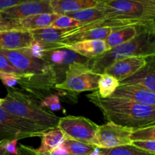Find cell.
<instances>
[{"instance_id": "19", "label": "cell", "mask_w": 155, "mask_h": 155, "mask_svg": "<svg viewBox=\"0 0 155 155\" xmlns=\"http://www.w3.org/2000/svg\"><path fill=\"white\" fill-rule=\"evenodd\" d=\"M145 31H150L155 33V30L136 27V26H129V27H123V28L115 30L104 40L107 51L117 46V45L132 40L136 36H137L139 33Z\"/></svg>"}, {"instance_id": "37", "label": "cell", "mask_w": 155, "mask_h": 155, "mask_svg": "<svg viewBox=\"0 0 155 155\" xmlns=\"http://www.w3.org/2000/svg\"><path fill=\"white\" fill-rule=\"evenodd\" d=\"M18 155H26V154H24V153H22L21 151H19V150H18Z\"/></svg>"}, {"instance_id": "28", "label": "cell", "mask_w": 155, "mask_h": 155, "mask_svg": "<svg viewBox=\"0 0 155 155\" xmlns=\"http://www.w3.org/2000/svg\"><path fill=\"white\" fill-rule=\"evenodd\" d=\"M18 150L26 155H73L70 154L69 152H68L62 147H60V148H57V149L54 150V151H51V152L44 153V154H40V153L36 152L34 148H32V147L26 146V145H20Z\"/></svg>"}, {"instance_id": "27", "label": "cell", "mask_w": 155, "mask_h": 155, "mask_svg": "<svg viewBox=\"0 0 155 155\" xmlns=\"http://www.w3.org/2000/svg\"><path fill=\"white\" fill-rule=\"evenodd\" d=\"M80 26H83V24L80 21L67 15H60L50 27L54 29H70Z\"/></svg>"}, {"instance_id": "11", "label": "cell", "mask_w": 155, "mask_h": 155, "mask_svg": "<svg viewBox=\"0 0 155 155\" xmlns=\"http://www.w3.org/2000/svg\"><path fill=\"white\" fill-rule=\"evenodd\" d=\"M44 13H53L50 0H30L2 11L0 12V15L5 19L18 21Z\"/></svg>"}, {"instance_id": "7", "label": "cell", "mask_w": 155, "mask_h": 155, "mask_svg": "<svg viewBox=\"0 0 155 155\" xmlns=\"http://www.w3.org/2000/svg\"><path fill=\"white\" fill-rule=\"evenodd\" d=\"M98 127V124L85 117L67 116L60 117L57 127L62 132L65 139L99 148L96 136Z\"/></svg>"}, {"instance_id": "39", "label": "cell", "mask_w": 155, "mask_h": 155, "mask_svg": "<svg viewBox=\"0 0 155 155\" xmlns=\"http://www.w3.org/2000/svg\"><path fill=\"white\" fill-rule=\"evenodd\" d=\"M97 1H98V2H103V1H105V0H97Z\"/></svg>"}, {"instance_id": "32", "label": "cell", "mask_w": 155, "mask_h": 155, "mask_svg": "<svg viewBox=\"0 0 155 155\" xmlns=\"http://www.w3.org/2000/svg\"><path fill=\"white\" fill-rule=\"evenodd\" d=\"M0 71L2 72L9 73V74L18 75L19 77H22V74L19 72L17 69H15L10 63L6 59L5 56L0 54Z\"/></svg>"}, {"instance_id": "26", "label": "cell", "mask_w": 155, "mask_h": 155, "mask_svg": "<svg viewBox=\"0 0 155 155\" xmlns=\"http://www.w3.org/2000/svg\"><path fill=\"white\" fill-rule=\"evenodd\" d=\"M133 141H155V126L141 127V128L133 129V132L130 136Z\"/></svg>"}, {"instance_id": "10", "label": "cell", "mask_w": 155, "mask_h": 155, "mask_svg": "<svg viewBox=\"0 0 155 155\" xmlns=\"http://www.w3.org/2000/svg\"><path fill=\"white\" fill-rule=\"evenodd\" d=\"M42 59L52 66L57 77V84L64 80L65 74L71 65L86 63L90 60L67 48H58L48 51Z\"/></svg>"}, {"instance_id": "17", "label": "cell", "mask_w": 155, "mask_h": 155, "mask_svg": "<svg viewBox=\"0 0 155 155\" xmlns=\"http://www.w3.org/2000/svg\"><path fill=\"white\" fill-rule=\"evenodd\" d=\"M62 48H67L75 51L77 54L89 59L96 58L107 51L104 40L81 41L64 45Z\"/></svg>"}, {"instance_id": "8", "label": "cell", "mask_w": 155, "mask_h": 155, "mask_svg": "<svg viewBox=\"0 0 155 155\" xmlns=\"http://www.w3.org/2000/svg\"><path fill=\"white\" fill-rule=\"evenodd\" d=\"M46 131L30 121L11 114L0 106V141L41 137Z\"/></svg>"}, {"instance_id": "30", "label": "cell", "mask_w": 155, "mask_h": 155, "mask_svg": "<svg viewBox=\"0 0 155 155\" xmlns=\"http://www.w3.org/2000/svg\"><path fill=\"white\" fill-rule=\"evenodd\" d=\"M0 80L7 88H13L18 85L19 76L0 71Z\"/></svg>"}, {"instance_id": "2", "label": "cell", "mask_w": 155, "mask_h": 155, "mask_svg": "<svg viewBox=\"0 0 155 155\" xmlns=\"http://www.w3.org/2000/svg\"><path fill=\"white\" fill-rule=\"evenodd\" d=\"M86 97L101 110L107 122L132 129L155 126V106L145 105L120 98H102L97 91Z\"/></svg>"}, {"instance_id": "15", "label": "cell", "mask_w": 155, "mask_h": 155, "mask_svg": "<svg viewBox=\"0 0 155 155\" xmlns=\"http://www.w3.org/2000/svg\"><path fill=\"white\" fill-rule=\"evenodd\" d=\"M137 85L155 92V56L133 75L120 82V85Z\"/></svg>"}, {"instance_id": "5", "label": "cell", "mask_w": 155, "mask_h": 155, "mask_svg": "<svg viewBox=\"0 0 155 155\" xmlns=\"http://www.w3.org/2000/svg\"><path fill=\"white\" fill-rule=\"evenodd\" d=\"M155 33L145 31L129 42L117 45L105 51L99 57L92 60L91 70L98 74H101L112 63L123 58L133 56L155 55Z\"/></svg>"}, {"instance_id": "31", "label": "cell", "mask_w": 155, "mask_h": 155, "mask_svg": "<svg viewBox=\"0 0 155 155\" xmlns=\"http://www.w3.org/2000/svg\"><path fill=\"white\" fill-rule=\"evenodd\" d=\"M131 145L146 152L155 154V141H133Z\"/></svg>"}, {"instance_id": "12", "label": "cell", "mask_w": 155, "mask_h": 155, "mask_svg": "<svg viewBox=\"0 0 155 155\" xmlns=\"http://www.w3.org/2000/svg\"><path fill=\"white\" fill-rule=\"evenodd\" d=\"M151 57L152 56H133L117 60L107 67L104 73L112 76L120 82L143 68Z\"/></svg>"}, {"instance_id": "1", "label": "cell", "mask_w": 155, "mask_h": 155, "mask_svg": "<svg viewBox=\"0 0 155 155\" xmlns=\"http://www.w3.org/2000/svg\"><path fill=\"white\" fill-rule=\"evenodd\" d=\"M0 54L22 74V77H19L18 85L27 95L41 102L45 97L57 93V77L52 66L46 61L32 57L19 50L0 48Z\"/></svg>"}, {"instance_id": "16", "label": "cell", "mask_w": 155, "mask_h": 155, "mask_svg": "<svg viewBox=\"0 0 155 155\" xmlns=\"http://www.w3.org/2000/svg\"><path fill=\"white\" fill-rule=\"evenodd\" d=\"M68 29H54L51 27L31 30L34 41L43 45L49 51L62 48L61 39Z\"/></svg>"}, {"instance_id": "21", "label": "cell", "mask_w": 155, "mask_h": 155, "mask_svg": "<svg viewBox=\"0 0 155 155\" xmlns=\"http://www.w3.org/2000/svg\"><path fill=\"white\" fill-rule=\"evenodd\" d=\"M65 140V137L62 132L58 127L47 130L41 136V145L35 151L40 154L51 152L60 148Z\"/></svg>"}, {"instance_id": "18", "label": "cell", "mask_w": 155, "mask_h": 155, "mask_svg": "<svg viewBox=\"0 0 155 155\" xmlns=\"http://www.w3.org/2000/svg\"><path fill=\"white\" fill-rule=\"evenodd\" d=\"M60 15L54 13H44L32 15L23 19L15 21V30H31L48 27Z\"/></svg>"}, {"instance_id": "9", "label": "cell", "mask_w": 155, "mask_h": 155, "mask_svg": "<svg viewBox=\"0 0 155 155\" xmlns=\"http://www.w3.org/2000/svg\"><path fill=\"white\" fill-rule=\"evenodd\" d=\"M133 129L117 125L111 122L98 126L97 129V140L99 148L110 149L132 144L130 136Z\"/></svg>"}, {"instance_id": "3", "label": "cell", "mask_w": 155, "mask_h": 155, "mask_svg": "<svg viewBox=\"0 0 155 155\" xmlns=\"http://www.w3.org/2000/svg\"><path fill=\"white\" fill-rule=\"evenodd\" d=\"M98 6L113 28L136 26L155 30V0H105Z\"/></svg>"}, {"instance_id": "38", "label": "cell", "mask_w": 155, "mask_h": 155, "mask_svg": "<svg viewBox=\"0 0 155 155\" xmlns=\"http://www.w3.org/2000/svg\"><path fill=\"white\" fill-rule=\"evenodd\" d=\"M2 102H3V98H0V106L2 105Z\"/></svg>"}, {"instance_id": "20", "label": "cell", "mask_w": 155, "mask_h": 155, "mask_svg": "<svg viewBox=\"0 0 155 155\" xmlns=\"http://www.w3.org/2000/svg\"><path fill=\"white\" fill-rule=\"evenodd\" d=\"M99 2L97 0H50V5L53 13L65 15L95 7Z\"/></svg>"}, {"instance_id": "36", "label": "cell", "mask_w": 155, "mask_h": 155, "mask_svg": "<svg viewBox=\"0 0 155 155\" xmlns=\"http://www.w3.org/2000/svg\"><path fill=\"white\" fill-rule=\"evenodd\" d=\"M8 142L7 140L0 141V155H10L6 150V145Z\"/></svg>"}, {"instance_id": "25", "label": "cell", "mask_w": 155, "mask_h": 155, "mask_svg": "<svg viewBox=\"0 0 155 155\" xmlns=\"http://www.w3.org/2000/svg\"><path fill=\"white\" fill-rule=\"evenodd\" d=\"M103 155H155L138 149L133 145H123L110 149H101Z\"/></svg>"}, {"instance_id": "6", "label": "cell", "mask_w": 155, "mask_h": 155, "mask_svg": "<svg viewBox=\"0 0 155 155\" xmlns=\"http://www.w3.org/2000/svg\"><path fill=\"white\" fill-rule=\"evenodd\" d=\"M92 60L90 59L86 63L71 65L65 74L64 80L55 85V89L75 94L98 90L100 74L91 70Z\"/></svg>"}, {"instance_id": "33", "label": "cell", "mask_w": 155, "mask_h": 155, "mask_svg": "<svg viewBox=\"0 0 155 155\" xmlns=\"http://www.w3.org/2000/svg\"><path fill=\"white\" fill-rule=\"evenodd\" d=\"M30 0H0V12Z\"/></svg>"}, {"instance_id": "24", "label": "cell", "mask_w": 155, "mask_h": 155, "mask_svg": "<svg viewBox=\"0 0 155 155\" xmlns=\"http://www.w3.org/2000/svg\"><path fill=\"white\" fill-rule=\"evenodd\" d=\"M61 147L73 155H89L95 148L92 145L68 139H65Z\"/></svg>"}, {"instance_id": "23", "label": "cell", "mask_w": 155, "mask_h": 155, "mask_svg": "<svg viewBox=\"0 0 155 155\" xmlns=\"http://www.w3.org/2000/svg\"><path fill=\"white\" fill-rule=\"evenodd\" d=\"M119 85L120 82L116 78L104 73V74H100L99 76L97 92L101 98H108L111 96Z\"/></svg>"}, {"instance_id": "22", "label": "cell", "mask_w": 155, "mask_h": 155, "mask_svg": "<svg viewBox=\"0 0 155 155\" xmlns=\"http://www.w3.org/2000/svg\"><path fill=\"white\" fill-rule=\"evenodd\" d=\"M65 15L80 21L83 25L104 20V12L98 7V5L95 7L83 9L79 12L68 14Z\"/></svg>"}, {"instance_id": "29", "label": "cell", "mask_w": 155, "mask_h": 155, "mask_svg": "<svg viewBox=\"0 0 155 155\" xmlns=\"http://www.w3.org/2000/svg\"><path fill=\"white\" fill-rule=\"evenodd\" d=\"M40 106L43 108L49 107L51 111L60 110L61 109V105L60 102V98L56 94H51L48 96L45 97L40 103Z\"/></svg>"}, {"instance_id": "4", "label": "cell", "mask_w": 155, "mask_h": 155, "mask_svg": "<svg viewBox=\"0 0 155 155\" xmlns=\"http://www.w3.org/2000/svg\"><path fill=\"white\" fill-rule=\"evenodd\" d=\"M2 107L9 114L48 130L56 128L60 117L40 106L36 99L16 87L7 88Z\"/></svg>"}, {"instance_id": "14", "label": "cell", "mask_w": 155, "mask_h": 155, "mask_svg": "<svg viewBox=\"0 0 155 155\" xmlns=\"http://www.w3.org/2000/svg\"><path fill=\"white\" fill-rule=\"evenodd\" d=\"M34 41L30 31L8 30L0 31V48L5 50L24 49L29 48Z\"/></svg>"}, {"instance_id": "34", "label": "cell", "mask_w": 155, "mask_h": 155, "mask_svg": "<svg viewBox=\"0 0 155 155\" xmlns=\"http://www.w3.org/2000/svg\"><path fill=\"white\" fill-rule=\"evenodd\" d=\"M15 30V21L5 19L0 15V31Z\"/></svg>"}, {"instance_id": "13", "label": "cell", "mask_w": 155, "mask_h": 155, "mask_svg": "<svg viewBox=\"0 0 155 155\" xmlns=\"http://www.w3.org/2000/svg\"><path fill=\"white\" fill-rule=\"evenodd\" d=\"M110 97L124 98L145 105L155 106V92L137 85H119Z\"/></svg>"}, {"instance_id": "35", "label": "cell", "mask_w": 155, "mask_h": 155, "mask_svg": "<svg viewBox=\"0 0 155 155\" xmlns=\"http://www.w3.org/2000/svg\"><path fill=\"white\" fill-rule=\"evenodd\" d=\"M18 140H12L9 141L6 145V150L10 154L12 155H18V148H17Z\"/></svg>"}]
</instances>
